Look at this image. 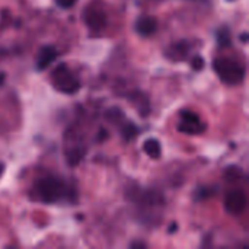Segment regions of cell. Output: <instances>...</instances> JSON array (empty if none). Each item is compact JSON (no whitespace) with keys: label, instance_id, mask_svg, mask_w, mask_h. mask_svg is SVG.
Segmentation results:
<instances>
[{"label":"cell","instance_id":"6da1fadb","mask_svg":"<svg viewBox=\"0 0 249 249\" xmlns=\"http://www.w3.org/2000/svg\"><path fill=\"white\" fill-rule=\"evenodd\" d=\"M35 193L36 197L45 203V204H55L58 201H63L69 198V196L73 193L71 188L64 182V179L58 177H45L36 181L35 184Z\"/></svg>","mask_w":249,"mask_h":249},{"label":"cell","instance_id":"7a4b0ae2","mask_svg":"<svg viewBox=\"0 0 249 249\" xmlns=\"http://www.w3.org/2000/svg\"><path fill=\"white\" fill-rule=\"evenodd\" d=\"M213 69L217 73L219 79L223 83L231 85V86L242 83L245 79V73H247V69L241 61L229 58V57L216 58L213 61Z\"/></svg>","mask_w":249,"mask_h":249},{"label":"cell","instance_id":"3957f363","mask_svg":"<svg viewBox=\"0 0 249 249\" xmlns=\"http://www.w3.org/2000/svg\"><path fill=\"white\" fill-rule=\"evenodd\" d=\"M51 83L53 86L66 95H74L80 89V80L79 77L66 66V64H58L53 73H51Z\"/></svg>","mask_w":249,"mask_h":249},{"label":"cell","instance_id":"277c9868","mask_svg":"<svg viewBox=\"0 0 249 249\" xmlns=\"http://www.w3.org/2000/svg\"><path fill=\"white\" fill-rule=\"evenodd\" d=\"M83 22L90 31H101L107 26V13L101 4L92 3L83 10Z\"/></svg>","mask_w":249,"mask_h":249},{"label":"cell","instance_id":"5b68a950","mask_svg":"<svg viewBox=\"0 0 249 249\" xmlns=\"http://www.w3.org/2000/svg\"><path fill=\"white\" fill-rule=\"evenodd\" d=\"M248 204V197L242 190H232L226 194L225 210L232 216H239L245 212Z\"/></svg>","mask_w":249,"mask_h":249},{"label":"cell","instance_id":"8992f818","mask_svg":"<svg viewBox=\"0 0 249 249\" xmlns=\"http://www.w3.org/2000/svg\"><path fill=\"white\" fill-rule=\"evenodd\" d=\"M204 124L201 123L200 117L190 109H184L181 112V121L178 124V130L185 134H200L204 131Z\"/></svg>","mask_w":249,"mask_h":249},{"label":"cell","instance_id":"52a82bcc","mask_svg":"<svg viewBox=\"0 0 249 249\" xmlns=\"http://www.w3.org/2000/svg\"><path fill=\"white\" fill-rule=\"evenodd\" d=\"M58 55V51L54 45H45L39 50L36 55V69L38 70H45L50 67Z\"/></svg>","mask_w":249,"mask_h":249},{"label":"cell","instance_id":"ba28073f","mask_svg":"<svg viewBox=\"0 0 249 249\" xmlns=\"http://www.w3.org/2000/svg\"><path fill=\"white\" fill-rule=\"evenodd\" d=\"M158 29V22L152 16H140L136 20V31L142 36H149Z\"/></svg>","mask_w":249,"mask_h":249},{"label":"cell","instance_id":"9c48e42d","mask_svg":"<svg viewBox=\"0 0 249 249\" xmlns=\"http://www.w3.org/2000/svg\"><path fill=\"white\" fill-rule=\"evenodd\" d=\"M188 51H190V42L188 41H179L166 50V57H169L174 61L185 60L188 55Z\"/></svg>","mask_w":249,"mask_h":249},{"label":"cell","instance_id":"30bf717a","mask_svg":"<svg viewBox=\"0 0 249 249\" xmlns=\"http://www.w3.org/2000/svg\"><path fill=\"white\" fill-rule=\"evenodd\" d=\"M143 150H144L146 155L150 156L152 159H159V158H160V153H162L160 143H159V140H156V139H149V140H146L144 144H143Z\"/></svg>","mask_w":249,"mask_h":249},{"label":"cell","instance_id":"8fae6325","mask_svg":"<svg viewBox=\"0 0 249 249\" xmlns=\"http://www.w3.org/2000/svg\"><path fill=\"white\" fill-rule=\"evenodd\" d=\"M121 134H123V137H124L125 140H131V139H134V137L139 134V128H137L134 124L125 121V123L121 125Z\"/></svg>","mask_w":249,"mask_h":249},{"label":"cell","instance_id":"7c38bea8","mask_svg":"<svg viewBox=\"0 0 249 249\" xmlns=\"http://www.w3.org/2000/svg\"><path fill=\"white\" fill-rule=\"evenodd\" d=\"M83 155H85V149L74 147V149H71V150L67 153V160H69V163H70L71 166H74V165H77V163L82 160Z\"/></svg>","mask_w":249,"mask_h":249},{"label":"cell","instance_id":"4fadbf2b","mask_svg":"<svg viewBox=\"0 0 249 249\" xmlns=\"http://www.w3.org/2000/svg\"><path fill=\"white\" fill-rule=\"evenodd\" d=\"M217 41H219V45L220 47H226V45H231V34H229V29L223 28L217 32Z\"/></svg>","mask_w":249,"mask_h":249},{"label":"cell","instance_id":"5bb4252c","mask_svg":"<svg viewBox=\"0 0 249 249\" xmlns=\"http://www.w3.org/2000/svg\"><path fill=\"white\" fill-rule=\"evenodd\" d=\"M191 66L194 67V70H201V69L204 67V60H203V57L196 55V57L191 60Z\"/></svg>","mask_w":249,"mask_h":249},{"label":"cell","instance_id":"9a60e30c","mask_svg":"<svg viewBox=\"0 0 249 249\" xmlns=\"http://www.w3.org/2000/svg\"><path fill=\"white\" fill-rule=\"evenodd\" d=\"M57 1V4L60 6V7H63V9H70L71 6H74V3L77 1V0H55Z\"/></svg>","mask_w":249,"mask_h":249},{"label":"cell","instance_id":"2e32d148","mask_svg":"<svg viewBox=\"0 0 249 249\" xmlns=\"http://www.w3.org/2000/svg\"><path fill=\"white\" fill-rule=\"evenodd\" d=\"M130 247H131V248H144L146 244H144V242H133Z\"/></svg>","mask_w":249,"mask_h":249},{"label":"cell","instance_id":"e0dca14e","mask_svg":"<svg viewBox=\"0 0 249 249\" xmlns=\"http://www.w3.org/2000/svg\"><path fill=\"white\" fill-rule=\"evenodd\" d=\"M3 171H4V165L0 163V177H1V174H3Z\"/></svg>","mask_w":249,"mask_h":249},{"label":"cell","instance_id":"ac0fdd59","mask_svg":"<svg viewBox=\"0 0 249 249\" xmlns=\"http://www.w3.org/2000/svg\"><path fill=\"white\" fill-rule=\"evenodd\" d=\"M247 36H248L247 34H244V35H242V41H244V42H247Z\"/></svg>","mask_w":249,"mask_h":249},{"label":"cell","instance_id":"d6986e66","mask_svg":"<svg viewBox=\"0 0 249 249\" xmlns=\"http://www.w3.org/2000/svg\"><path fill=\"white\" fill-rule=\"evenodd\" d=\"M231 1H232V0H231Z\"/></svg>","mask_w":249,"mask_h":249}]
</instances>
